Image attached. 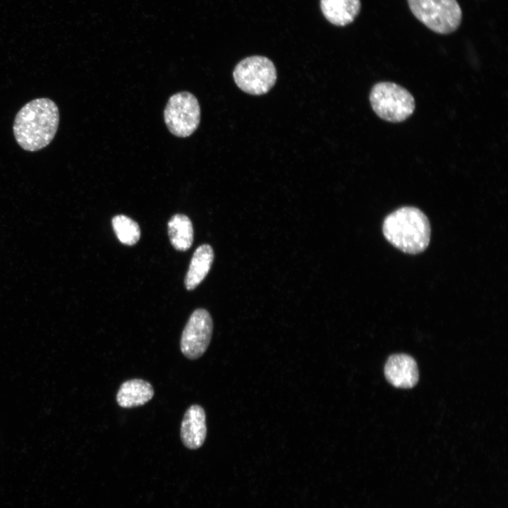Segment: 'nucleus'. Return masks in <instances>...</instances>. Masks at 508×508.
Here are the masks:
<instances>
[{
  "label": "nucleus",
  "mask_w": 508,
  "mask_h": 508,
  "mask_svg": "<svg viewBox=\"0 0 508 508\" xmlns=\"http://www.w3.org/2000/svg\"><path fill=\"white\" fill-rule=\"evenodd\" d=\"M59 123V111L54 101L42 97L26 103L16 114L13 131L18 145L28 152L47 147Z\"/></svg>",
  "instance_id": "nucleus-1"
},
{
  "label": "nucleus",
  "mask_w": 508,
  "mask_h": 508,
  "mask_svg": "<svg viewBox=\"0 0 508 508\" xmlns=\"http://www.w3.org/2000/svg\"><path fill=\"white\" fill-rule=\"evenodd\" d=\"M385 238L404 253L418 254L426 249L430 239V225L419 209L406 206L394 210L384 219Z\"/></svg>",
  "instance_id": "nucleus-2"
},
{
  "label": "nucleus",
  "mask_w": 508,
  "mask_h": 508,
  "mask_svg": "<svg viewBox=\"0 0 508 508\" xmlns=\"http://www.w3.org/2000/svg\"><path fill=\"white\" fill-rule=\"evenodd\" d=\"M373 110L382 119L399 123L406 120L415 109V99L404 87L392 82L376 83L370 93Z\"/></svg>",
  "instance_id": "nucleus-3"
},
{
  "label": "nucleus",
  "mask_w": 508,
  "mask_h": 508,
  "mask_svg": "<svg viewBox=\"0 0 508 508\" xmlns=\"http://www.w3.org/2000/svg\"><path fill=\"white\" fill-rule=\"evenodd\" d=\"M413 16L438 34H449L460 25L461 8L456 0H407Z\"/></svg>",
  "instance_id": "nucleus-4"
},
{
  "label": "nucleus",
  "mask_w": 508,
  "mask_h": 508,
  "mask_svg": "<svg viewBox=\"0 0 508 508\" xmlns=\"http://www.w3.org/2000/svg\"><path fill=\"white\" fill-rule=\"evenodd\" d=\"M233 77L242 91L252 95H261L268 92L275 84L277 71L270 59L251 56L235 66Z\"/></svg>",
  "instance_id": "nucleus-5"
},
{
  "label": "nucleus",
  "mask_w": 508,
  "mask_h": 508,
  "mask_svg": "<svg viewBox=\"0 0 508 508\" xmlns=\"http://www.w3.org/2000/svg\"><path fill=\"white\" fill-rule=\"evenodd\" d=\"M164 121L169 131L177 137L190 135L198 127L200 108L196 97L188 92L173 95L164 111Z\"/></svg>",
  "instance_id": "nucleus-6"
},
{
  "label": "nucleus",
  "mask_w": 508,
  "mask_h": 508,
  "mask_svg": "<svg viewBox=\"0 0 508 508\" xmlns=\"http://www.w3.org/2000/svg\"><path fill=\"white\" fill-rule=\"evenodd\" d=\"M213 332V322L209 312L198 308L190 315L182 332L180 348L188 359L195 360L207 349Z\"/></svg>",
  "instance_id": "nucleus-7"
},
{
  "label": "nucleus",
  "mask_w": 508,
  "mask_h": 508,
  "mask_svg": "<svg viewBox=\"0 0 508 508\" xmlns=\"http://www.w3.org/2000/svg\"><path fill=\"white\" fill-rule=\"evenodd\" d=\"M384 371L387 381L398 388H412L418 381L416 362L407 354L391 355L387 360Z\"/></svg>",
  "instance_id": "nucleus-8"
},
{
  "label": "nucleus",
  "mask_w": 508,
  "mask_h": 508,
  "mask_svg": "<svg viewBox=\"0 0 508 508\" xmlns=\"http://www.w3.org/2000/svg\"><path fill=\"white\" fill-rule=\"evenodd\" d=\"M180 436L184 446L190 449L200 448L207 436L206 415L199 405L190 406L185 412Z\"/></svg>",
  "instance_id": "nucleus-9"
},
{
  "label": "nucleus",
  "mask_w": 508,
  "mask_h": 508,
  "mask_svg": "<svg viewBox=\"0 0 508 508\" xmlns=\"http://www.w3.org/2000/svg\"><path fill=\"white\" fill-rule=\"evenodd\" d=\"M153 396L154 389L149 382L132 379L121 384L116 394V401L121 407L130 409L145 404Z\"/></svg>",
  "instance_id": "nucleus-10"
},
{
  "label": "nucleus",
  "mask_w": 508,
  "mask_h": 508,
  "mask_svg": "<svg viewBox=\"0 0 508 508\" xmlns=\"http://www.w3.org/2000/svg\"><path fill=\"white\" fill-rule=\"evenodd\" d=\"M360 0H320V8L325 18L337 26L352 23L361 11Z\"/></svg>",
  "instance_id": "nucleus-11"
},
{
  "label": "nucleus",
  "mask_w": 508,
  "mask_h": 508,
  "mask_svg": "<svg viewBox=\"0 0 508 508\" xmlns=\"http://www.w3.org/2000/svg\"><path fill=\"white\" fill-rule=\"evenodd\" d=\"M214 260V251L211 246L202 244L196 248L191 258L185 278V286L188 290L196 288L208 274Z\"/></svg>",
  "instance_id": "nucleus-12"
},
{
  "label": "nucleus",
  "mask_w": 508,
  "mask_h": 508,
  "mask_svg": "<svg viewBox=\"0 0 508 508\" xmlns=\"http://www.w3.org/2000/svg\"><path fill=\"white\" fill-rule=\"evenodd\" d=\"M168 234L173 247L177 250L185 251L190 248L193 241V228L185 214H176L168 222Z\"/></svg>",
  "instance_id": "nucleus-13"
},
{
  "label": "nucleus",
  "mask_w": 508,
  "mask_h": 508,
  "mask_svg": "<svg viewBox=\"0 0 508 508\" xmlns=\"http://www.w3.org/2000/svg\"><path fill=\"white\" fill-rule=\"evenodd\" d=\"M111 222L114 233L121 243L133 246L140 239L139 225L131 218L118 214L113 217Z\"/></svg>",
  "instance_id": "nucleus-14"
}]
</instances>
